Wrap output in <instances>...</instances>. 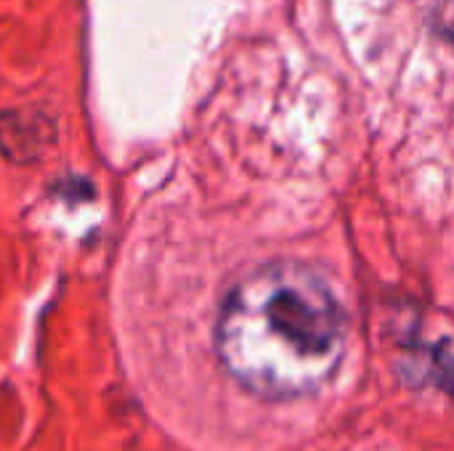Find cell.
<instances>
[{
	"label": "cell",
	"mask_w": 454,
	"mask_h": 451,
	"mask_svg": "<svg viewBox=\"0 0 454 451\" xmlns=\"http://www.w3.org/2000/svg\"><path fill=\"white\" fill-rule=\"evenodd\" d=\"M210 351L215 383L181 439L202 451H263L327 415L348 316L317 271L269 263L229 287Z\"/></svg>",
	"instance_id": "1"
}]
</instances>
